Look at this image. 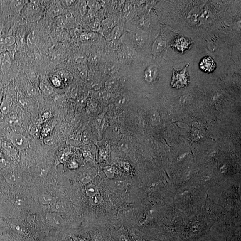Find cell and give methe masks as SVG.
I'll return each instance as SVG.
<instances>
[{
  "mask_svg": "<svg viewBox=\"0 0 241 241\" xmlns=\"http://www.w3.org/2000/svg\"><path fill=\"white\" fill-rule=\"evenodd\" d=\"M189 64L186 65L183 69L179 71L174 70L171 85L175 89L186 87L189 83V75L187 68Z\"/></svg>",
  "mask_w": 241,
  "mask_h": 241,
  "instance_id": "obj_1",
  "label": "cell"
},
{
  "mask_svg": "<svg viewBox=\"0 0 241 241\" xmlns=\"http://www.w3.org/2000/svg\"><path fill=\"white\" fill-rule=\"evenodd\" d=\"M11 141L13 145L19 150H24L28 145V141L26 138L21 134H13L11 137Z\"/></svg>",
  "mask_w": 241,
  "mask_h": 241,
  "instance_id": "obj_2",
  "label": "cell"
},
{
  "mask_svg": "<svg viewBox=\"0 0 241 241\" xmlns=\"http://www.w3.org/2000/svg\"><path fill=\"white\" fill-rule=\"evenodd\" d=\"M216 67V63L210 56L204 57L200 63V68L205 73L213 72Z\"/></svg>",
  "mask_w": 241,
  "mask_h": 241,
  "instance_id": "obj_3",
  "label": "cell"
},
{
  "mask_svg": "<svg viewBox=\"0 0 241 241\" xmlns=\"http://www.w3.org/2000/svg\"><path fill=\"white\" fill-rule=\"evenodd\" d=\"M46 219L48 223L54 227L60 226L63 222L62 218L55 213H48L46 215Z\"/></svg>",
  "mask_w": 241,
  "mask_h": 241,
  "instance_id": "obj_4",
  "label": "cell"
},
{
  "mask_svg": "<svg viewBox=\"0 0 241 241\" xmlns=\"http://www.w3.org/2000/svg\"><path fill=\"white\" fill-rule=\"evenodd\" d=\"M158 69L156 66L151 65L148 67L144 72V78L146 82L151 83L154 81L158 76Z\"/></svg>",
  "mask_w": 241,
  "mask_h": 241,
  "instance_id": "obj_5",
  "label": "cell"
},
{
  "mask_svg": "<svg viewBox=\"0 0 241 241\" xmlns=\"http://www.w3.org/2000/svg\"><path fill=\"white\" fill-rule=\"evenodd\" d=\"M38 201L40 204L46 205H51L57 201L56 198L52 195L48 193L42 194L38 198Z\"/></svg>",
  "mask_w": 241,
  "mask_h": 241,
  "instance_id": "obj_6",
  "label": "cell"
},
{
  "mask_svg": "<svg viewBox=\"0 0 241 241\" xmlns=\"http://www.w3.org/2000/svg\"><path fill=\"white\" fill-rule=\"evenodd\" d=\"M104 114H102L97 117L95 120V127L99 138H101L102 135V131L105 125Z\"/></svg>",
  "mask_w": 241,
  "mask_h": 241,
  "instance_id": "obj_7",
  "label": "cell"
},
{
  "mask_svg": "<svg viewBox=\"0 0 241 241\" xmlns=\"http://www.w3.org/2000/svg\"><path fill=\"white\" fill-rule=\"evenodd\" d=\"M38 32L36 31H32L27 36L26 38L27 45L30 48L35 47L38 41Z\"/></svg>",
  "mask_w": 241,
  "mask_h": 241,
  "instance_id": "obj_8",
  "label": "cell"
},
{
  "mask_svg": "<svg viewBox=\"0 0 241 241\" xmlns=\"http://www.w3.org/2000/svg\"><path fill=\"white\" fill-rule=\"evenodd\" d=\"M122 27L119 26H115L109 35V39L110 41H115L120 38L122 33Z\"/></svg>",
  "mask_w": 241,
  "mask_h": 241,
  "instance_id": "obj_9",
  "label": "cell"
},
{
  "mask_svg": "<svg viewBox=\"0 0 241 241\" xmlns=\"http://www.w3.org/2000/svg\"><path fill=\"white\" fill-rule=\"evenodd\" d=\"M118 85V81L115 78H111L107 80L105 84V87L106 90L109 92H112L114 91L117 87Z\"/></svg>",
  "mask_w": 241,
  "mask_h": 241,
  "instance_id": "obj_10",
  "label": "cell"
},
{
  "mask_svg": "<svg viewBox=\"0 0 241 241\" xmlns=\"http://www.w3.org/2000/svg\"><path fill=\"white\" fill-rule=\"evenodd\" d=\"M52 212L57 213L63 212L65 211L66 208V206L63 202L56 201L53 205H50Z\"/></svg>",
  "mask_w": 241,
  "mask_h": 241,
  "instance_id": "obj_11",
  "label": "cell"
},
{
  "mask_svg": "<svg viewBox=\"0 0 241 241\" xmlns=\"http://www.w3.org/2000/svg\"><path fill=\"white\" fill-rule=\"evenodd\" d=\"M5 179L8 183L10 184H15L20 181V176L16 173H9L6 175Z\"/></svg>",
  "mask_w": 241,
  "mask_h": 241,
  "instance_id": "obj_12",
  "label": "cell"
},
{
  "mask_svg": "<svg viewBox=\"0 0 241 241\" xmlns=\"http://www.w3.org/2000/svg\"><path fill=\"white\" fill-rule=\"evenodd\" d=\"M39 87L40 90L43 92L44 94L47 96H49L53 93V87L48 84H46L43 82H40L39 84Z\"/></svg>",
  "mask_w": 241,
  "mask_h": 241,
  "instance_id": "obj_13",
  "label": "cell"
},
{
  "mask_svg": "<svg viewBox=\"0 0 241 241\" xmlns=\"http://www.w3.org/2000/svg\"><path fill=\"white\" fill-rule=\"evenodd\" d=\"M11 103L10 101L9 100L5 99L1 103V107H0L1 111L3 114H8L11 109Z\"/></svg>",
  "mask_w": 241,
  "mask_h": 241,
  "instance_id": "obj_14",
  "label": "cell"
},
{
  "mask_svg": "<svg viewBox=\"0 0 241 241\" xmlns=\"http://www.w3.org/2000/svg\"><path fill=\"white\" fill-rule=\"evenodd\" d=\"M96 96L100 100L106 101L110 97V92L107 90H101L96 93Z\"/></svg>",
  "mask_w": 241,
  "mask_h": 241,
  "instance_id": "obj_15",
  "label": "cell"
},
{
  "mask_svg": "<svg viewBox=\"0 0 241 241\" xmlns=\"http://www.w3.org/2000/svg\"><path fill=\"white\" fill-rule=\"evenodd\" d=\"M1 62L2 68H7L9 67L10 64H11V62H10V58L7 54H2L1 57Z\"/></svg>",
  "mask_w": 241,
  "mask_h": 241,
  "instance_id": "obj_16",
  "label": "cell"
},
{
  "mask_svg": "<svg viewBox=\"0 0 241 241\" xmlns=\"http://www.w3.org/2000/svg\"><path fill=\"white\" fill-rule=\"evenodd\" d=\"M86 193L88 196L91 197L92 196L98 193L97 188L94 184H89L86 188Z\"/></svg>",
  "mask_w": 241,
  "mask_h": 241,
  "instance_id": "obj_17",
  "label": "cell"
},
{
  "mask_svg": "<svg viewBox=\"0 0 241 241\" xmlns=\"http://www.w3.org/2000/svg\"><path fill=\"white\" fill-rule=\"evenodd\" d=\"M102 196L99 193L90 197V203L92 205H99L102 202Z\"/></svg>",
  "mask_w": 241,
  "mask_h": 241,
  "instance_id": "obj_18",
  "label": "cell"
},
{
  "mask_svg": "<svg viewBox=\"0 0 241 241\" xmlns=\"http://www.w3.org/2000/svg\"><path fill=\"white\" fill-rule=\"evenodd\" d=\"M93 176L92 174L89 173H85L81 175L80 177L81 182L84 183H87L93 179Z\"/></svg>",
  "mask_w": 241,
  "mask_h": 241,
  "instance_id": "obj_19",
  "label": "cell"
},
{
  "mask_svg": "<svg viewBox=\"0 0 241 241\" xmlns=\"http://www.w3.org/2000/svg\"><path fill=\"white\" fill-rule=\"evenodd\" d=\"M43 142L46 145L51 146L55 144L56 140L53 135H49L44 139Z\"/></svg>",
  "mask_w": 241,
  "mask_h": 241,
  "instance_id": "obj_20",
  "label": "cell"
},
{
  "mask_svg": "<svg viewBox=\"0 0 241 241\" xmlns=\"http://www.w3.org/2000/svg\"><path fill=\"white\" fill-rule=\"evenodd\" d=\"M1 43L5 46H10L13 45L16 41V39L13 36L7 37L4 40H1Z\"/></svg>",
  "mask_w": 241,
  "mask_h": 241,
  "instance_id": "obj_21",
  "label": "cell"
},
{
  "mask_svg": "<svg viewBox=\"0 0 241 241\" xmlns=\"http://www.w3.org/2000/svg\"><path fill=\"white\" fill-rule=\"evenodd\" d=\"M114 23V21L111 20H105L102 23V26L105 30H109L112 27H114L115 26Z\"/></svg>",
  "mask_w": 241,
  "mask_h": 241,
  "instance_id": "obj_22",
  "label": "cell"
},
{
  "mask_svg": "<svg viewBox=\"0 0 241 241\" xmlns=\"http://www.w3.org/2000/svg\"><path fill=\"white\" fill-rule=\"evenodd\" d=\"M104 172L108 178H112L114 176L115 171L114 168L111 166H107L104 168Z\"/></svg>",
  "mask_w": 241,
  "mask_h": 241,
  "instance_id": "obj_23",
  "label": "cell"
},
{
  "mask_svg": "<svg viewBox=\"0 0 241 241\" xmlns=\"http://www.w3.org/2000/svg\"><path fill=\"white\" fill-rule=\"evenodd\" d=\"M127 99L126 97L123 96H120L116 99L115 104L117 106H123L127 103Z\"/></svg>",
  "mask_w": 241,
  "mask_h": 241,
  "instance_id": "obj_24",
  "label": "cell"
},
{
  "mask_svg": "<svg viewBox=\"0 0 241 241\" xmlns=\"http://www.w3.org/2000/svg\"><path fill=\"white\" fill-rule=\"evenodd\" d=\"M26 92L27 96L32 97L36 94L37 90L34 86H33L32 85H29L27 87Z\"/></svg>",
  "mask_w": 241,
  "mask_h": 241,
  "instance_id": "obj_25",
  "label": "cell"
},
{
  "mask_svg": "<svg viewBox=\"0 0 241 241\" xmlns=\"http://www.w3.org/2000/svg\"><path fill=\"white\" fill-rule=\"evenodd\" d=\"M108 152L109 151L107 147H103L101 148L100 149V152H99L100 159L102 160H105L108 157Z\"/></svg>",
  "mask_w": 241,
  "mask_h": 241,
  "instance_id": "obj_26",
  "label": "cell"
},
{
  "mask_svg": "<svg viewBox=\"0 0 241 241\" xmlns=\"http://www.w3.org/2000/svg\"><path fill=\"white\" fill-rule=\"evenodd\" d=\"M164 42L161 40L156 41L153 46V49L155 51L158 52L160 51L164 47Z\"/></svg>",
  "mask_w": 241,
  "mask_h": 241,
  "instance_id": "obj_27",
  "label": "cell"
},
{
  "mask_svg": "<svg viewBox=\"0 0 241 241\" xmlns=\"http://www.w3.org/2000/svg\"><path fill=\"white\" fill-rule=\"evenodd\" d=\"M81 141L83 142V144L85 145H88L90 142V139L89 136L88 134L87 133L86 131H85L83 132L81 135Z\"/></svg>",
  "mask_w": 241,
  "mask_h": 241,
  "instance_id": "obj_28",
  "label": "cell"
},
{
  "mask_svg": "<svg viewBox=\"0 0 241 241\" xmlns=\"http://www.w3.org/2000/svg\"><path fill=\"white\" fill-rule=\"evenodd\" d=\"M19 103L24 109H28L30 106V102L27 98H21L19 100Z\"/></svg>",
  "mask_w": 241,
  "mask_h": 241,
  "instance_id": "obj_29",
  "label": "cell"
},
{
  "mask_svg": "<svg viewBox=\"0 0 241 241\" xmlns=\"http://www.w3.org/2000/svg\"><path fill=\"white\" fill-rule=\"evenodd\" d=\"M62 12V9L58 6H55L51 9V14L52 16H57L60 14Z\"/></svg>",
  "mask_w": 241,
  "mask_h": 241,
  "instance_id": "obj_30",
  "label": "cell"
},
{
  "mask_svg": "<svg viewBox=\"0 0 241 241\" xmlns=\"http://www.w3.org/2000/svg\"><path fill=\"white\" fill-rule=\"evenodd\" d=\"M78 70L79 73L80 75L81 76V77L83 78H86L87 76V72L86 69L85 68L83 67L82 66H80L78 68Z\"/></svg>",
  "mask_w": 241,
  "mask_h": 241,
  "instance_id": "obj_31",
  "label": "cell"
},
{
  "mask_svg": "<svg viewBox=\"0 0 241 241\" xmlns=\"http://www.w3.org/2000/svg\"><path fill=\"white\" fill-rule=\"evenodd\" d=\"M83 156L86 160L87 161H91L93 159L92 155L90 151H84L83 152Z\"/></svg>",
  "mask_w": 241,
  "mask_h": 241,
  "instance_id": "obj_32",
  "label": "cell"
},
{
  "mask_svg": "<svg viewBox=\"0 0 241 241\" xmlns=\"http://www.w3.org/2000/svg\"><path fill=\"white\" fill-rule=\"evenodd\" d=\"M100 27H101V23H99V21H95L92 24L91 28L92 30L93 31H98L100 29Z\"/></svg>",
  "mask_w": 241,
  "mask_h": 241,
  "instance_id": "obj_33",
  "label": "cell"
},
{
  "mask_svg": "<svg viewBox=\"0 0 241 241\" xmlns=\"http://www.w3.org/2000/svg\"><path fill=\"white\" fill-rule=\"evenodd\" d=\"M81 38L84 40H90L94 38V35L93 33H88L84 34L81 36Z\"/></svg>",
  "mask_w": 241,
  "mask_h": 241,
  "instance_id": "obj_34",
  "label": "cell"
},
{
  "mask_svg": "<svg viewBox=\"0 0 241 241\" xmlns=\"http://www.w3.org/2000/svg\"><path fill=\"white\" fill-rule=\"evenodd\" d=\"M51 81L53 85L56 87H59L61 85L60 80L58 77H54Z\"/></svg>",
  "mask_w": 241,
  "mask_h": 241,
  "instance_id": "obj_35",
  "label": "cell"
},
{
  "mask_svg": "<svg viewBox=\"0 0 241 241\" xmlns=\"http://www.w3.org/2000/svg\"><path fill=\"white\" fill-rule=\"evenodd\" d=\"M16 41H17V44H18V46H23L25 44L26 41L23 37L19 36L17 38Z\"/></svg>",
  "mask_w": 241,
  "mask_h": 241,
  "instance_id": "obj_36",
  "label": "cell"
},
{
  "mask_svg": "<svg viewBox=\"0 0 241 241\" xmlns=\"http://www.w3.org/2000/svg\"><path fill=\"white\" fill-rule=\"evenodd\" d=\"M114 185L116 188H117V189H121V188H122L124 187V185H125V183L123 182V181H116L114 183Z\"/></svg>",
  "mask_w": 241,
  "mask_h": 241,
  "instance_id": "obj_37",
  "label": "cell"
},
{
  "mask_svg": "<svg viewBox=\"0 0 241 241\" xmlns=\"http://www.w3.org/2000/svg\"><path fill=\"white\" fill-rule=\"evenodd\" d=\"M87 5L90 8L92 9H96L97 8L98 6V3L96 1H87Z\"/></svg>",
  "mask_w": 241,
  "mask_h": 241,
  "instance_id": "obj_38",
  "label": "cell"
},
{
  "mask_svg": "<svg viewBox=\"0 0 241 241\" xmlns=\"http://www.w3.org/2000/svg\"><path fill=\"white\" fill-rule=\"evenodd\" d=\"M101 86H102L101 84H100L99 82H96V81H95V82H93V83H92L91 84L92 88L94 89V90H99V89H100V87H101Z\"/></svg>",
  "mask_w": 241,
  "mask_h": 241,
  "instance_id": "obj_39",
  "label": "cell"
},
{
  "mask_svg": "<svg viewBox=\"0 0 241 241\" xmlns=\"http://www.w3.org/2000/svg\"><path fill=\"white\" fill-rule=\"evenodd\" d=\"M30 58L33 60H40V56L37 53H33V54H31L30 56Z\"/></svg>",
  "mask_w": 241,
  "mask_h": 241,
  "instance_id": "obj_40",
  "label": "cell"
},
{
  "mask_svg": "<svg viewBox=\"0 0 241 241\" xmlns=\"http://www.w3.org/2000/svg\"><path fill=\"white\" fill-rule=\"evenodd\" d=\"M90 59V60L92 62V63H97L99 61V56H98V55L95 54L94 55H92Z\"/></svg>",
  "mask_w": 241,
  "mask_h": 241,
  "instance_id": "obj_41",
  "label": "cell"
},
{
  "mask_svg": "<svg viewBox=\"0 0 241 241\" xmlns=\"http://www.w3.org/2000/svg\"><path fill=\"white\" fill-rule=\"evenodd\" d=\"M94 16V14L92 10H90L86 15V19L91 20L93 18Z\"/></svg>",
  "mask_w": 241,
  "mask_h": 241,
  "instance_id": "obj_42",
  "label": "cell"
},
{
  "mask_svg": "<svg viewBox=\"0 0 241 241\" xmlns=\"http://www.w3.org/2000/svg\"><path fill=\"white\" fill-rule=\"evenodd\" d=\"M38 173L40 176H42V175H45L46 173V169L43 168L42 167H39L38 168Z\"/></svg>",
  "mask_w": 241,
  "mask_h": 241,
  "instance_id": "obj_43",
  "label": "cell"
},
{
  "mask_svg": "<svg viewBox=\"0 0 241 241\" xmlns=\"http://www.w3.org/2000/svg\"><path fill=\"white\" fill-rule=\"evenodd\" d=\"M69 167L71 169H75L78 168V165L76 162L73 161V162H70L69 164Z\"/></svg>",
  "mask_w": 241,
  "mask_h": 241,
  "instance_id": "obj_44",
  "label": "cell"
},
{
  "mask_svg": "<svg viewBox=\"0 0 241 241\" xmlns=\"http://www.w3.org/2000/svg\"><path fill=\"white\" fill-rule=\"evenodd\" d=\"M85 60L86 58L85 56H84V55H81V56H79V57H78V58L76 59V61L81 62L85 61Z\"/></svg>",
  "mask_w": 241,
  "mask_h": 241,
  "instance_id": "obj_45",
  "label": "cell"
},
{
  "mask_svg": "<svg viewBox=\"0 0 241 241\" xmlns=\"http://www.w3.org/2000/svg\"><path fill=\"white\" fill-rule=\"evenodd\" d=\"M120 241H130L129 238L125 235H122L120 237Z\"/></svg>",
  "mask_w": 241,
  "mask_h": 241,
  "instance_id": "obj_46",
  "label": "cell"
},
{
  "mask_svg": "<svg viewBox=\"0 0 241 241\" xmlns=\"http://www.w3.org/2000/svg\"><path fill=\"white\" fill-rule=\"evenodd\" d=\"M38 130V127L37 126H35V127H33L31 130V134H35L37 132Z\"/></svg>",
  "mask_w": 241,
  "mask_h": 241,
  "instance_id": "obj_47",
  "label": "cell"
},
{
  "mask_svg": "<svg viewBox=\"0 0 241 241\" xmlns=\"http://www.w3.org/2000/svg\"><path fill=\"white\" fill-rule=\"evenodd\" d=\"M74 1H66L67 3L68 6H70V5H72V3Z\"/></svg>",
  "mask_w": 241,
  "mask_h": 241,
  "instance_id": "obj_48",
  "label": "cell"
},
{
  "mask_svg": "<svg viewBox=\"0 0 241 241\" xmlns=\"http://www.w3.org/2000/svg\"><path fill=\"white\" fill-rule=\"evenodd\" d=\"M133 239H134V241H139V237H136L135 236L133 237Z\"/></svg>",
  "mask_w": 241,
  "mask_h": 241,
  "instance_id": "obj_49",
  "label": "cell"
},
{
  "mask_svg": "<svg viewBox=\"0 0 241 241\" xmlns=\"http://www.w3.org/2000/svg\"><path fill=\"white\" fill-rule=\"evenodd\" d=\"M1 155L0 154V162L1 161Z\"/></svg>",
  "mask_w": 241,
  "mask_h": 241,
  "instance_id": "obj_50",
  "label": "cell"
},
{
  "mask_svg": "<svg viewBox=\"0 0 241 241\" xmlns=\"http://www.w3.org/2000/svg\"><path fill=\"white\" fill-rule=\"evenodd\" d=\"M80 241H85V240H80Z\"/></svg>",
  "mask_w": 241,
  "mask_h": 241,
  "instance_id": "obj_51",
  "label": "cell"
}]
</instances>
